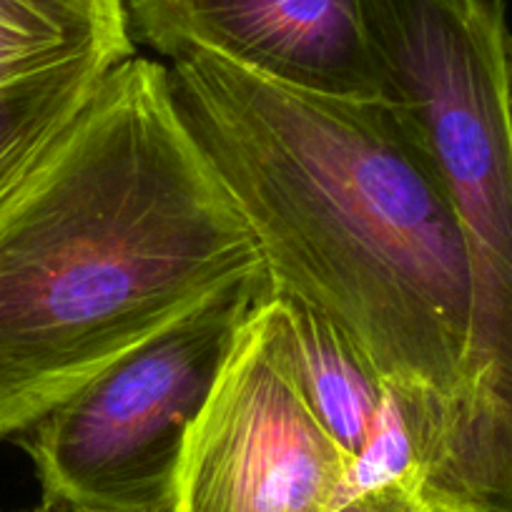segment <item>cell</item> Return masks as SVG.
I'll return each instance as SVG.
<instances>
[{
    "label": "cell",
    "instance_id": "obj_1",
    "mask_svg": "<svg viewBox=\"0 0 512 512\" xmlns=\"http://www.w3.org/2000/svg\"><path fill=\"white\" fill-rule=\"evenodd\" d=\"M171 98L249 221L279 294L317 309L395 395L422 475L455 420L472 327L465 236L397 103L299 91L196 46Z\"/></svg>",
    "mask_w": 512,
    "mask_h": 512
},
{
    "label": "cell",
    "instance_id": "obj_2",
    "mask_svg": "<svg viewBox=\"0 0 512 512\" xmlns=\"http://www.w3.org/2000/svg\"><path fill=\"white\" fill-rule=\"evenodd\" d=\"M264 269L166 63L136 53L113 66L0 204V440Z\"/></svg>",
    "mask_w": 512,
    "mask_h": 512
},
{
    "label": "cell",
    "instance_id": "obj_3",
    "mask_svg": "<svg viewBox=\"0 0 512 512\" xmlns=\"http://www.w3.org/2000/svg\"><path fill=\"white\" fill-rule=\"evenodd\" d=\"M379 88L415 121L465 236L472 327L435 512H512V126L505 0H359Z\"/></svg>",
    "mask_w": 512,
    "mask_h": 512
},
{
    "label": "cell",
    "instance_id": "obj_4",
    "mask_svg": "<svg viewBox=\"0 0 512 512\" xmlns=\"http://www.w3.org/2000/svg\"><path fill=\"white\" fill-rule=\"evenodd\" d=\"M272 274L239 279L81 384L26 432L43 505L174 512L186 437Z\"/></svg>",
    "mask_w": 512,
    "mask_h": 512
},
{
    "label": "cell",
    "instance_id": "obj_5",
    "mask_svg": "<svg viewBox=\"0 0 512 512\" xmlns=\"http://www.w3.org/2000/svg\"><path fill=\"white\" fill-rule=\"evenodd\" d=\"M349 462L299 387L274 292L239 329L186 437L174 512H332Z\"/></svg>",
    "mask_w": 512,
    "mask_h": 512
},
{
    "label": "cell",
    "instance_id": "obj_6",
    "mask_svg": "<svg viewBox=\"0 0 512 512\" xmlns=\"http://www.w3.org/2000/svg\"><path fill=\"white\" fill-rule=\"evenodd\" d=\"M131 31L166 56L196 46L267 81L377 98L379 71L359 0H126Z\"/></svg>",
    "mask_w": 512,
    "mask_h": 512
},
{
    "label": "cell",
    "instance_id": "obj_7",
    "mask_svg": "<svg viewBox=\"0 0 512 512\" xmlns=\"http://www.w3.org/2000/svg\"><path fill=\"white\" fill-rule=\"evenodd\" d=\"M131 56L126 0H0V204Z\"/></svg>",
    "mask_w": 512,
    "mask_h": 512
},
{
    "label": "cell",
    "instance_id": "obj_8",
    "mask_svg": "<svg viewBox=\"0 0 512 512\" xmlns=\"http://www.w3.org/2000/svg\"><path fill=\"white\" fill-rule=\"evenodd\" d=\"M277 297L289 314L299 387L319 425L354 457L372 432L387 387L362 352L324 314L287 294L277 292Z\"/></svg>",
    "mask_w": 512,
    "mask_h": 512
},
{
    "label": "cell",
    "instance_id": "obj_9",
    "mask_svg": "<svg viewBox=\"0 0 512 512\" xmlns=\"http://www.w3.org/2000/svg\"><path fill=\"white\" fill-rule=\"evenodd\" d=\"M415 475L420 477L415 437H412V430L407 425V417L402 412L400 402L387 390L382 407H379L377 417H374L367 442L349 462L337 505H342L349 497L359 495V492H367L372 487Z\"/></svg>",
    "mask_w": 512,
    "mask_h": 512
},
{
    "label": "cell",
    "instance_id": "obj_10",
    "mask_svg": "<svg viewBox=\"0 0 512 512\" xmlns=\"http://www.w3.org/2000/svg\"><path fill=\"white\" fill-rule=\"evenodd\" d=\"M332 512H435L422 492L420 477H402L349 497Z\"/></svg>",
    "mask_w": 512,
    "mask_h": 512
},
{
    "label": "cell",
    "instance_id": "obj_11",
    "mask_svg": "<svg viewBox=\"0 0 512 512\" xmlns=\"http://www.w3.org/2000/svg\"><path fill=\"white\" fill-rule=\"evenodd\" d=\"M507 108H510V126H512V36L507 43Z\"/></svg>",
    "mask_w": 512,
    "mask_h": 512
},
{
    "label": "cell",
    "instance_id": "obj_12",
    "mask_svg": "<svg viewBox=\"0 0 512 512\" xmlns=\"http://www.w3.org/2000/svg\"><path fill=\"white\" fill-rule=\"evenodd\" d=\"M36 512H63V510H56V507H48V505H41Z\"/></svg>",
    "mask_w": 512,
    "mask_h": 512
}]
</instances>
